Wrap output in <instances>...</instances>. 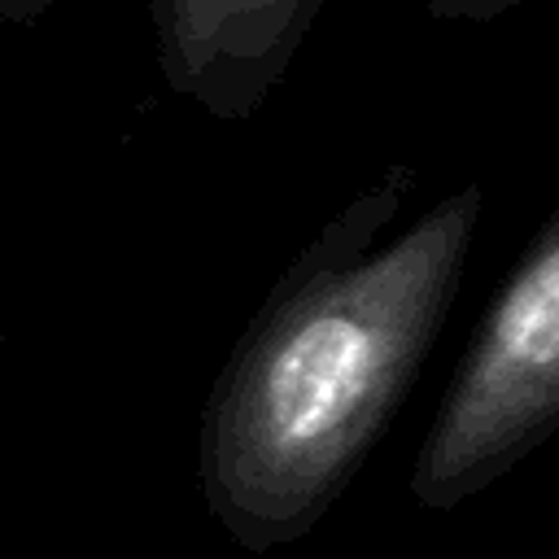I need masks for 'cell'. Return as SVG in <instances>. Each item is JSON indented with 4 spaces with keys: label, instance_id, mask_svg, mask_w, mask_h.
Here are the masks:
<instances>
[{
    "label": "cell",
    "instance_id": "1",
    "mask_svg": "<svg viewBox=\"0 0 559 559\" xmlns=\"http://www.w3.org/2000/svg\"><path fill=\"white\" fill-rule=\"evenodd\" d=\"M415 179L397 162L319 227L205 397L201 493L249 555L288 546L328 515L454 306L485 188L472 179L393 231Z\"/></svg>",
    "mask_w": 559,
    "mask_h": 559
},
{
    "label": "cell",
    "instance_id": "2",
    "mask_svg": "<svg viewBox=\"0 0 559 559\" xmlns=\"http://www.w3.org/2000/svg\"><path fill=\"white\" fill-rule=\"evenodd\" d=\"M559 428V214L476 323L441 406L411 463V493L428 511H454L502 480Z\"/></svg>",
    "mask_w": 559,
    "mask_h": 559
},
{
    "label": "cell",
    "instance_id": "3",
    "mask_svg": "<svg viewBox=\"0 0 559 559\" xmlns=\"http://www.w3.org/2000/svg\"><path fill=\"white\" fill-rule=\"evenodd\" d=\"M328 0H148L157 66L175 96L245 122L284 83Z\"/></svg>",
    "mask_w": 559,
    "mask_h": 559
},
{
    "label": "cell",
    "instance_id": "4",
    "mask_svg": "<svg viewBox=\"0 0 559 559\" xmlns=\"http://www.w3.org/2000/svg\"><path fill=\"white\" fill-rule=\"evenodd\" d=\"M428 13L437 17H459V22H489V17H502L507 9L524 4V0H419Z\"/></svg>",
    "mask_w": 559,
    "mask_h": 559
},
{
    "label": "cell",
    "instance_id": "5",
    "mask_svg": "<svg viewBox=\"0 0 559 559\" xmlns=\"http://www.w3.org/2000/svg\"><path fill=\"white\" fill-rule=\"evenodd\" d=\"M0 345H4V332H0Z\"/></svg>",
    "mask_w": 559,
    "mask_h": 559
}]
</instances>
